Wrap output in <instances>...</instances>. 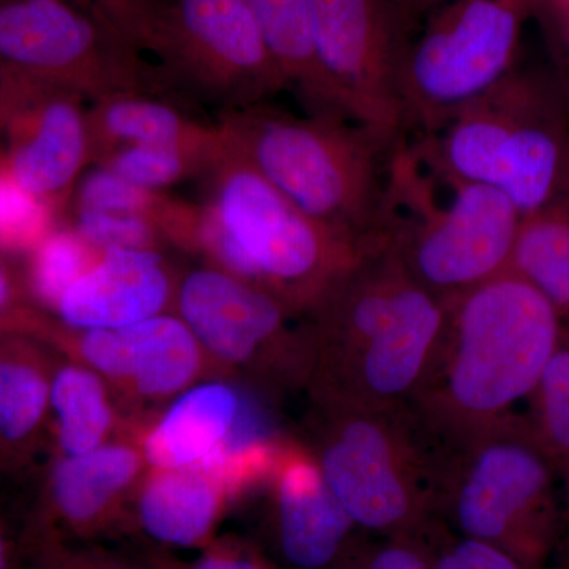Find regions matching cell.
I'll use <instances>...</instances> for the list:
<instances>
[{
  "label": "cell",
  "mask_w": 569,
  "mask_h": 569,
  "mask_svg": "<svg viewBox=\"0 0 569 569\" xmlns=\"http://www.w3.org/2000/svg\"><path fill=\"white\" fill-rule=\"evenodd\" d=\"M447 302L383 246L365 254L305 318L306 391L320 410H380L417 395L443 329Z\"/></svg>",
  "instance_id": "obj_1"
},
{
  "label": "cell",
  "mask_w": 569,
  "mask_h": 569,
  "mask_svg": "<svg viewBox=\"0 0 569 569\" xmlns=\"http://www.w3.org/2000/svg\"><path fill=\"white\" fill-rule=\"evenodd\" d=\"M563 325L553 307L509 271L447 301L443 329L410 406L455 445L527 402Z\"/></svg>",
  "instance_id": "obj_2"
},
{
  "label": "cell",
  "mask_w": 569,
  "mask_h": 569,
  "mask_svg": "<svg viewBox=\"0 0 569 569\" xmlns=\"http://www.w3.org/2000/svg\"><path fill=\"white\" fill-rule=\"evenodd\" d=\"M216 121L307 216L366 252L387 242L392 162L406 134L274 102L222 111Z\"/></svg>",
  "instance_id": "obj_3"
},
{
  "label": "cell",
  "mask_w": 569,
  "mask_h": 569,
  "mask_svg": "<svg viewBox=\"0 0 569 569\" xmlns=\"http://www.w3.org/2000/svg\"><path fill=\"white\" fill-rule=\"evenodd\" d=\"M204 182L198 254L274 296L295 317L310 316L369 253L301 211L228 138Z\"/></svg>",
  "instance_id": "obj_4"
},
{
  "label": "cell",
  "mask_w": 569,
  "mask_h": 569,
  "mask_svg": "<svg viewBox=\"0 0 569 569\" xmlns=\"http://www.w3.org/2000/svg\"><path fill=\"white\" fill-rule=\"evenodd\" d=\"M408 141L440 181L492 187L523 217L568 186V96L545 74L512 69L436 132Z\"/></svg>",
  "instance_id": "obj_5"
},
{
  "label": "cell",
  "mask_w": 569,
  "mask_h": 569,
  "mask_svg": "<svg viewBox=\"0 0 569 569\" xmlns=\"http://www.w3.org/2000/svg\"><path fill=\"white\" fill-rule=\"evenodd\" d=\"M437 518L526 569H546L569 522L563 479L526 413L447 445Z\"/></svg>",
  "instance_id": "obj_6"
},
{
  "label": "cell",
  "mask_w": 569,
  "mask_h": 569,
  "mask_svg": "<svg viewBox=\"0 0 569 569\" xmlns=\"http://www.w3.org/2000/svg\"><path fill=\"white\" fill-rule=\"evenodd\" d=\"M310 436L306 447L356 529L413 537L436 522L448 447L408 403L313 408Z\"/></svg>",
  "instance_id": "obj_7"
},
{
  "label": "cell",
  "mask_w": 569,
  "mask_h": 569,
  "mask_svg": "<svg viewBox=\"0 0 569 569\" xmlns=\"http://www.w3.org/2000/svg\"><path fill=\"white\" fill-rule=\"evenodd\" d=\"M440 182L451 193L443 204L436 178L408 138L400 142L389 186L387 242L408 274L447 302L509 271L522 213L492 187Z\"/></svg>",
  "instance_id": "obj_8"
},
{
  "label": "cell",
  "mask_w": 569,
  "mask_h": 569,
  "mask_svg": "<svg viewBox=\"0 0 569 569\" xmlns=\"http://www.w3.org/2000/svg\"><path fill=\"white\" fill-rule=\"evenodd\" d=\"M537 0H445L411 40L402 77L408 138L440 129L516 69L522 29Z\"/></svg>",
  "instance_id": "obj_9"
},
{
  "label": "cell",
  "mask_w": 569,
  "mask_h": 569,
  "mask_svg": "<svg viewBox=\"0 0 569 569\" xmlns=\"http://www.w3.org/2000/svg\"><path fill=\"white\" fill-rule=\"evenodd\" d=\"M0 59L7 70L89 102L118 93L163 96L171 86L100 11L77 0H0Z\"/></svg>",
  "instance_id": "obj_10"
},
{
  "label": "cell",
  "mask_w": 569,
  "mask_h": 569,
  "mask_svg": "<svg viewBox=\"0 0 569 569\" xmlns=\"http://www.w3.org/2000/svg\"><path fill=\"white\" fill-rule=\"evenodd\" d=\"M173 312L224 373L263 388L306 387V320L261 288L206 263L181 272Z\"/></svg>",
  "instance_id": "obj_11"
},
{
  "label": "cell",
  "mask_w": 569,
  "mask_h": 569,
  "mask_svg": "<svg viewBox=\"0 0 569 569\" xmlns=\"http://www.w3.org/2000/svg\"><path fill=\"white\" fill-rule=\"evenodd\" d=\"M148 52L171 89L220 112L274 102L288 91L244 0H167Z\"/></svg>",
  "instance_id": "obj_12"
},
{
  "label": "cell",
  "mask_w": 569,
  "mask_h": 569,
  "mask_svg": "<svg viewBox=\"0 0 569 569\" xmlns=\"http://www.w3.org/2000/svg\"><path fill=\"white\" fill-rule=\"evenodd\" d=\"M310 6L318 63L339 111L406 134L400 77L413 32L395 0H310Z\"/></svg>",
  "instance_id": "obj_13"
},
{
  "label": "cell",
  "mask_w": 569,
  "mask_h": 569,
  "mask_svg": "<svg viewBox=\"0 0 569 569\" xmlns=\"http://www.w3.org/2000/svg\"><path fill=\"white\" fill-rule=\"evenodd\" d=\"M14 329L81 362L141 402L173 400L203 376L209 358L174 312L119 329H71L51 313L24 307Z\"/></svg>",
  "instance_id": "obj_14"
},
{
  "label": "cell",
  "mask_w": 569,
  "mask_h": 569,
  "mask_svg": "<svg viewBox=\"0 0 569 569\" xmlns=\"http://www.w3.org/2000/svg\"><path fill=\"white\" fill-rule=\"evenodd\" d=\"M86 102L69 89L11 70L0 89V153L18 182L54 206L62 219L92 164Z\"/></svg>",
  "instance_id": "obj_15"
},
{
  "label": "cell",
  "mask_w": 569,
  "mask_h": 569,
  "mask_svg": "<svg viewBox=\"0 0 569 569\" xmlns=\"http://www.w3.org/2000/svg\"><path fill=\"white\" fill-rule=\"evenodd\" d=\"M266 488L277 542L296 569H329L358 529L306 445L280 440Z\"/></svg>",
  "instance_id": "obj_16"
},
{
  "label": "cell",
  "mask_w": 569,
  "mask_h": 569,
  "mask_svg": "<svg viewBox=\"0 0 569 569\" xmlns=\"http://www.w3.org/2000/svg\"><path fill=\"white\" fill-rule=\"evenodd\" d=\"M146 471L140 445L116 438L86 455H59L32 523L62 537H92L112 529Z\"/></svg>",
  "instance_id": "obj_17"
},
{
  "label": "cell",
  "mask_w": 569,
  "mask_h": 569,
  "mask_svg": "<svg viewBox=\"0 0 569 569\" xmlns=\"http://www.w3.org/2000/svg\"><path fill=\"white\" fill-rule=\"evenodd\" d=\"M181 272L156 250H110L63 293L51 316L71 329H119L173 312Z\"/></svg>",
  "instance_id": "obj_18"
},
{
  "label": "cell",
  "mask_w": 569,
  "mask_h": 569,
  "mask_svg": "<svg viewBox=\"0 0 569 569\" xmlns=\"http://www.w3.org/2000/svg\"><path fill=\"white\" fill-rule=\"evenodd\" d=\"M250 408L241 392L223 380L194 383L171 400L141 433L148 468H194L230 440Z\"/></svg>",
  "instance_id": "obj_19"
},
{
  "label": "cell",
  "mask_w": 569,
  "mask_h": 569,
  "mask_svg": "<svg viewBox=\"0 0 569 569\" xmlns=\"http://www.w3.org/2000/svg\"><path fill=\"white\" fill-rule=\"evenodd\" d=\"M58 358L40 340L0 329V452L9 470L31 462L51 430Z\"/></svg>",
  "instance_id": "obj_20"
},
{
  "label": "cell",
  "mask_w": 569,
  "mask_h": 569,
  "mask_svg": "<svg viewBox=\"0 0 569 569\" xmlns=\"http://www.w3.org/2000/svg\"><path fill=\"white\" fill-rule=\"evenodd\" d=\"M230 497L201 468H148L134 492L138 526L167 548L203 549L216 538Z\"/></svg>",
  "instance_id": "obj_21"
},
{
  "label": "cell",
  "mask_w": 569,
  "mask_h": 569,
  "mask_svg": "<svg viewBox=\"0 0 569 569\" xmlns=\"http://www.w3.org/2000/svg\"><path fill=\"white\" fill-rule=\"evenodd\" d=\"M92 164L127 146H181L217 151L227 137L219 122H204L156 93H118L89 107Z\"/></svg>",
  "instance_id": "obj_22"
},
{
  "label": "cell",
  "mask_w": 569,
  "mask_h": 569,
  "mask_svg": "<svg viewBox=\"0 0 569 569\" xmlns=\"http://www.w3.org/2000/svg\"><path fill=\"white\" fill-rule=\"evenodd\" d=\"M288 91L306 112L343 116L326 84L313 43L310 0H244Z\"/></svg>",
  "instance_id": "obj_23"
},
{
  "label": "cell",
  "mask_w": 569,
  "mask_h": 569,
  "mask_svg": "<svg viewBox=\"0 0 569 569\" xmlns=\"http://www.w3.org/2000/svg\"><path fill=\"white\" fill-rule=\"evenodd\" d=\"M50 406L59 455H86L114 440L118 415L110 383L88 366L59 356Z\"/></svg>",
  "instance_id": "obj_24"
},
{
  "label": "cell",
  "mask_w": 569,
  "mask_h": 569,
  "mask_svg": "<svg viewBox=\"0 0 569 569\" xmlns=\"http://www.w3.org/2000/svg\"><path fill=\"white\" fill-rule=\"evenodd\" d=\"M69 211L122 212L142 217L157 224L168 246L198 253L201 204L134 186L104 168L96 167L81 176L71 194Z\"/></svg>",
  "instance_id": "obj_25"
},
{
  "label": "cell",
  "mask_w": 569,
  "mask_h": 569,
  "mask_svg": "<svg viewBox=\"0 0 569 569\" xmlns=\"http://www.w3.org/2000/svg\"><path fill=\"white\" fill-rule=\"evenodd\" d=\"M509 269L545 296L569 329V182L548 204L522 217Z\"/></svg>",
  "instance_id": "obj_26"
},
{
  "label": "cell",
  "mask_w": 569,
  "mask_h": 569,
  "mask_svg": "<svg viewBox=\"0 0 569 569\" xmlns=\"http://www.w3.org/2000/svg\"><path fill=\"white\" fill-rule=\"evenodd\" d=\"M100 254L70 223H59L22 258L21 287L26 302L44 312H54L59 299L91 269Z\"/></svg>",
  "instance_id": "obj_27"
},
{
  "label": "cell",
  "mask_w": 569,
  "mask_h": 569,
  "mask_svg": "<svg viewBox=\"0 0 569 569\" xmlns=\"http://www.w3.org/2000/svg\"><path fill=\"white\" fill-rule=\"evenodd\" d=\"M527 406L526 417L556 463L569 503V329L563 328Z\"/></svg>",
  "instance_id": "obj_28"
},
{
  "label": "cell",
  "mask_w": 569,
  "mask_h": 569,
  "mask_svg": "<svg viewBox=\"0 0 569 569\" xmlns=\"http://www.w3.org/2000/svg\"><path fill=\"white\" fill-rule=\"evenodd\" d=\"M224 148L227 141L217 151L181 146H127L104 156L96 167L104 168L134 186L164 192L176 183L204 179Z\"/></svg>",
  "instance_id": "obj_29"
},
{
  "label": "cell",
  "mask_w": 569,
  "mask_h": 569,
  "mask_svg": "<svg viewBox=\"0 0 569 569\" xmlns=\"http://www.w3.org/2000/svg\"><path fill=\"white\" fill-rule=\"evenodd\" d=\"M62 222L54 206L18 182L0 153V257H28Z\"/></svg>",
  "instance_id": "obj_30"
},
{
  "label": "cell",
  "mask_w": 569,
  "mask_h": 569,
  "mask_svg": "<svg viewBox=\"0 0 569 569\" xmlns=\"http://www.w3.org/2000/svg\"><path fill=\"white\" fill-rule=\"evenodd\" d=\"M430 527L413 537H380L358 530L329 569H432Z\"/></svg>",
  "instance_id": "obj_31"
},
{
  "label": "cell",
  "mask_w": 569,
  "mask_h": 569,
  "mask_svg": "<svg viewBox=\"0 0 569 569\" xmlns=\"http://www.w3.org/2000/svg\"><path fill=\"white\" fill-rule=\"evenodd\" d=\"M70 223L100 252L110 250H156L167 247L162 231L151 220L122 212L69 211Z\"/></svg>",
  "instance_id": "obj_32"
},
{
  "label": "cell",
  "mask_w": 569,
  "mask_h": 569,
  "mask_svg": "<svg viewBox=\"0 0 569 569\" xmlns=\"http://www.w3.org/2000/svg\"><path fill=\"white\" fill-rule=\"evenodd\" d=\"M24 550L31 569H141L107 550L74 546L37 523L26 533Z\"/></svg>",
  "instance_id": "obj_33"
},
{
  "label": "cell",
  "mask_w": 569,
  "mask_h": 569,
  "mask_svg": "<svg viewBox=\"0 0 569 569\" xmlns=\"http://www.w3.org/2000/svg\"><path fill=\"white\" fill-rule=\"evenodd\" d=\"M430 539L432 569H526L501 550L456 533L440 519L433 523Z\"/></svg>",
  "instance_id": "obj_34"
},
{
  "label": "cell",
  "mask_w": 569,
  "mask_h": 569,
  "mask_svg": "<svg viewBox=\"0 0 569 569\" xmlns=\"http://www.w3.org/2000/svg\"><path fill=\"white\" fill-rule=\"evenodd\" d=\"M91 6L138 51H149L167 0H77Z\"/></svg>",
  "instance_id": "obj_35"
},
{
  "label": "cell",
  "mask_w": 569,
  "mask_h": 569,
  "mask_svg": "<svg viewBox=\"0 0 569 569\" xmlns=\"http://www.w3.org/2000/svg\"><path fill=\"white\" fill-rule=\"evenodd\" d=\"M187 569H277L260 550L238 538H213Z\"/></svg>",
  "instance_id": "obj_36"
},
{
  "label": "cell",
  "mask_w": 569,
  "mask_h": 569,
  "mask_svg": "<svg viewBox=\"0 0 569 569\" xmlns=\"http://www.w3.org/2000/svg\"><path fill=\"white\" fill-rule=\"evenodd\" d=\"M22 302H26V298L22 293L21 279L13 276L6 258L0 257V320Z\"/></svg>",
  "instance_id": "obj_37"
},
{
  "label": "cell",
  "mask_w": 569,
  "mask_h": 569,
  "mask_svg": "<svg viewBox=\"0 0 569 569\" xmlns=\"http://www.w3.org/2000/svg\"><path fill=\"white\" fill-rule=\"evenodd\" d=\"M400 13L406 18L408 28L417 36L422 22L445 2V0H395Z\"/></svg>",
  "instance_id": "obj_38"
},
{
  "label": "cell",
  "mask_w": 569,
  "mask_h": 569,
  "mask_svg": "<svg viewBox=\"0 0 569 569\" xmlns=\"http://www.w3.org/2000/svg\"><path fill=\"white\" fill-rule=\"evenodd\" d=\"M0 569H21L17 549L2 529H0Z\"/></svg>",
  "instance_id": "obj_39"
},
{
  "label": "cell",
  "mask_w": 569,
  "mask_h": 569,
  "mask_svg": "<svg viewBox=\"0 0 569 569\" xmlns=\"http://www.w3.org/2000/svg\"><path fill=\"white\" fill-rule=\"evenodd\" d=\"M546 569H569V522Z\"/></svg>",
  "instance_id": "obj_40"
},
{
  "label": "cell",
  "mask_w": 569,
  "mask_h": 569,
  "mask_svg": "<svg viewBox=\"0 0 569 569\" xmlns=\"http://www.w3.org/2000/svg\"><path fill=\"white\" fill-rule=\"evenodd\" d=\"M153 569H182L179 565L173 563V561L159 560L156 563V568Z\"/></svg>",
  "instance_id": "obj_41"
},
{
  "label": "cell",
  "mask_w": 569,
  "mask_h": 569,
  "mask_svg": "<svg viewBox=\"0 0 569 569\" xmlns=\"http://www.w3.org/2000/svg\"><path fill=\"white\" fill-rule=\"evenodd\" d=\"M557 10L560 11L561 17H563L565 24L568 26V32H569V9H565V7H556Z\"/></svg>",
  "instance_id": "obj_42"
},
{
  "label": "cell",
  "mask_w": 569,
  "mask_h": 569,
  "mask_svg": "<svg viewBox=\"0 0 569 569\" xmlns=\"http://www.w3.org/2000/svg\"><path fill=\"white\" fill-rule=\"evenodd\" d=\"M6 66H3L2 59H0V89H2L3 80H6Z\"/></svg>",
  "instance_id": "obj_43"
},
{
  "label": "cell",
  "mask_w": 569,
  "mask_h": 569,
  "mask_svg": "<svg viewBox=\"0 0 569 569\" xmlns=\"http://www.w3.org/2000/svg\"><path fill=\"white\" fill-rule=\"evenodd\" d=\"M553 7H569V0H549Z\"/></svg>",
  "instance_id": "obj_44"
},
{
  "label": "cell",
  "mask_w": 569,
  "mask_h": 569,
  "mask_svg": "<svg viewBox=\"0 0 569 569\" xmlns=\"http://www.w3.org/2000/svg\"><path fill=\"white\" fill-rule=\"evenodd\" d=\"M9 470L7 467L6 459H3L2 452H0V471Z\"/></svg>",
  "instance_id": "obj_45"
},
{
  "label": "cell",
  "mask_w": 569,
  "mask_h": 569,
  "mask_svg": "<svg viewBox=\"0 0 569 569\" xmlns=\"http://www.w3.org/2000/svg\"><path fill=\"white\" fill-rule=\"evenodd\" d=\"M565 9H569V7H565Z\"/></svg>",
  "instance_id": "obj_46"
}]
</instances>
